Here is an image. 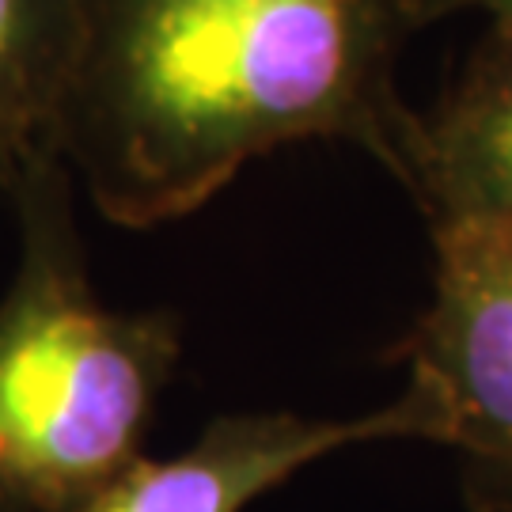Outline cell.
I'll list each match as a JSON object with an SVG mask.
<instances>
[{
  "label": "cell",
  "instance_id": "8992f818",
  "mask_svg": "<svg viewBox=\"0 0 512 512\" xmlns=\"http://www.w3.org/2000/svg\"><path fill=\"white\" fill-rule=\"evenodd\" d=\"M84 35V0H0V202L61 156V110Z\"/></svg>",
  "mask_w": 512,
  "mask_h": 512
},
{
  "label": "cell",
  "instance_id": "5b68a950",
  "mask_svg": "<svg viewBox=\"0 0 512 512\" xmlns=\"http://www.w3.org/2000/svg\"><path fill=\"white\" fill-rule=\"evenodd\" d=\"M399 183L429 224H512V23H494L456 84L425 114L414 110Z\"/></svg>",
  "mask_w": 512,
  "mask_h": 512
},
{
  "label": "cell",
  "instance_id": "3957f363",
  "mask_svg": "<svg viewBox=\"0 0 512 512\" xmlns=\"http://www.w3.org/2000/svg\"><path fill=\"white\" fill-rule=\"evenodd\" d=\"M433 300L399 353L418 440L459 448L512 490V224L437 220Z\"/></svg>",
  "mask_w": 512,
  "mask_h": 512
},
{
  "label": "cell",
  "instance_id": "52a82bcc",
  "mask_svg": "<svg viewBox=\"0 0 512 512\" xmlns=\"http://www.w3.org/2000/svg\"><path fill=\"white\" fill-rule=\"evenodd\" d=\"M418 27H429L456 12H486L494 23H512V0H410Z\"/></svg>",
  "mask_w": 512,
  "mask_h": 512
},
{
  "label": "cell",
  "instance_id": "277c9868",
  "mask_svg": "<svg viewBox=\"0 0 512 512\" xmlns=\"http://www.w3.org/2000/svg\"><path fill=\"white\" fill-rule=\"evenodd\" d=\"M376 440H418L403 395L361 418L228 414L179 456H141L76 512H243L300 467Z\"/></svg>",
  "mask_w": 512,
  "mask_h": 512
},
{
  "label": "cell",
  "instance_id": "7a4b0ae2",
  "mask_svg": "<svg viewBox=\"0 0 512 512\" xmlns=\"http://www.w3.org/2000/svg\"><path fill=\"white\" fill-rule=\"evenodd\" d=\"M76 179L50 156L12 198L19 262L0 296V512H76L145 456L179 361L171 311H114L92 289Z\"/></svg>",
  "mask_w": 512,
  "mask_h": 512
},
{
  "label": "cell",
  "instance_id": "6da1fadb",
  "mask_svg": "<svg viewBox=\"0 0 512 512\" xmlns=\"http://www.w3.org/2000/svg\"><path fill=\"white\" fill-rule=\"evenodd\" d=\"M410 31V0H84L61 156L122 228L202 209L293 141H346L403 179Z\"/></svg>",
  "mask_w": 512,
  "mask_h": 512
}]
</instances>
